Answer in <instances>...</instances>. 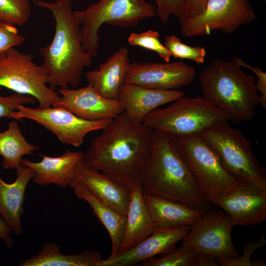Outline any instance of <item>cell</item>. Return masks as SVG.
<instances>
[{
    "mask_svg": "<svg viewBox=\"0 0 266 266\" xmlns=\"http://www.w3.org/2000/svg\"><path fill=\"white\" fill-rule=\"evenodd\" d=\"M159 33L149 30L140 33H131L128 37V43L131 46H136L153 51L157 53L165 62H169L171 55L159 39Z\"/></svg>",
    "mask_w": 266,
    "mask_h": 266,
    "instance_id": "cell-29",
    "label": "cell"
},
{
    "mask_svg": "<svg viewBox=\"0 0 266 266\" xmlns=\"http://www.w3.org/2000/svg\"><path fill=\"white\" fill-rule=\"evenodd\" d=\"M207 0H188L185 17H193L201 14L204 11Z\"/></svg>",
    "mask_w": 266,
    "mask_h": 266,
    "instance_id": "cell-36",
    "label": "cell"
},
{
    "mask_svg": "<svg viewBox=\"0 0 266 266\" xmlns=\"http://www.w3.org/2000/svg\"><path fill=\"white\" fill-rule=\"evenodd\" d=\"M216 205L230 216L233 226L257 225L266 219V191L240 179Z\"/></svg>",
    "mask_w": 266,
    "mask_h": 266,
    "instance_id": "cell-14",
    "label": "cell"
},
{
    "mask_svg": "<svg viewBox=\"0 0 266 266\" xmlns=\"http://www.w3.org/2000/svg\"><path fill=\"white\" fill-rule=\"evenodd\" d=\"M199 252L182 246L160 258H149L139 265L143 266H197Z\"/></svg>",
    "mask_w": 266,
    "mask_h": 266,
    "instance_id": "cell-27",
    "label": "cell"
},
{
    "mask_svg": "<svg viewBox=\"0 0 266 266\" xmlns=\"http://www.w3.org/2000/svg\"><path fill=\"white\" fill-rule=\"evenodd\" d=\"M143 196L155 229L176 226L193 227L207 211L152 194L143 193Z\"/></svg>",
    "mask_w": 266,
    "mask_h": 266,
    "instance_id": "cell-22",
    "label": "cell"
},
{
    "mask_svg": "<svg viewBox=\"0 0 266 266\" xmlns=\"http://www.w3.org/2000/svg\"><path fill=\"white\" fill-rule=\"evenodd\" d=\"M192 227L176 226L156 228L153 233L139 243L113 257L102 260L99 266H133L162 254H168L176 248Z\"/></svg>",
    "mask_w": 266,
    "mask_h": 266,
    "instance_id": "cell-15",
    "label": "cell"
},
{
    "mask_svg": "<svg viewBox=\"0 0 266 266\" xmlns=\"http://www.w3.org/2000/svg\"><path fill=\"white\" fill-rule=\"evenodd\" d=\"M230 120L228 114L203 97L184 96L164 108L153 110L144 118L142 123L154 131L182 137L200 133Z\"/></svg>",
    "mask_w": 266,
    "mask_h": 266,
    "instance_id": "cell-5",
    "label": "cell"
},
{
    "mask_svg": "<svg viewBox=\"0 0 266 266\" xmlns=\"http://www.w3.org/2000/svg\"><path fill=\"white\" fill-rule=\"evenodd\" d=\"M233 227L230 216L224 211H205L182 240V246L216 259L239 256L232 239Z\"/></svg>",
    "mask_w": 266,
    "mask_h": 266,
    "instance_id": "cell-11",
    "label": "cell"
},
{
    "mask_svg": "<svg viewBox=\"0 0 266 266\" xmlns=\"http://www.w3.org/2000/svg\"><path fill=\"white\" fill-rule=\"evenodd\" d=\"M164 45L171 56L175 58L187 59L197 64L204 62L206 51L203 47L188 45L182 42L178 37L174 35L166 36L165 38Z\"/></svg>",
    "mask_w": 266,
    "mask_h": 266,
    "instance_id": "cell-30",
    "label": "cell"
},
{
    "mask_svg": "<svg viewBox=\"0 0 266 266\" xmlns=\"http://www.w3.org/2000/svg\"><path fill=\"white\" fill-rule=\"evenodd\" d=\"M218 261L212 257L199 253L197 266H217L220 265Z\"/></svg>",
    "mask_w": 266,
    "mask_h": 266,
    "instance_id": "cell-38",
    "label": "cell"
},
{
    "mask_svg": "<svg viewBox=\"0 0 266 266\" xmlns=\"http://www.w3.org/2000/svg\"><path fill=\"white\" fill-rule=\"evenodd\" d=\"M266 243L265 233H263L258 241H250L242 247V255L234 258L218 260L222 266H257L256 260L251 261L252 254Z\"/></svg>",
    "mask_w": 266,
    "mask_h": 266,
    "instance_id": "cell-31",
    "label": "cell"
},
{
    "mask_svg": "<svg viewBox=\"0 0 266 266\" xmlns=\"http://www.w3.org/2000/svg\"><path fill=\"white\" fill-rule=\"evenodd\" d=\"M265 2H266V0H263Z\"/></svg>",
    "mask_w": 266,
    "mask_h": 266,
    "instance_id": "cell-39",
    "label": "cell"
},
{
    "mask_svg": "<svg viewBox=\"0 0 266 266\" xmlns=\"http://www.w3.org/2000/svg\"><path fill=\"white\" fill-rule=\"evenodd\" d=\"M203 97L235 123L250 121L256 114L260 95L256 80L235 61L215 58L201 72Z\"/></svg>",
    "mask_w": 266,
    "mask_h": 266,
    "instance_id": "cell-4",
    "label": "cell"
},
{
    "mask_svg": "<svg viewBox=\"0 0 266 266\" xmlns=\"http://www.w3.org/2000/svg\"><path fill=\"white\" fill-rule=\"evenodd\" d=\"M155 229L144 201L140 180H138L133 185L124 238L119 254L139 243L151 235Z\"/></svg>",
    "mask_w": 266,
    "mask_h": 266,
    "instance_id": "cell-24",
    "label": "cell"
},
{
    "mask_svg": "<svg viewBox=\"0 0 266 266\" xmlns=\"http://www.w3.org/2000/svg\"><path fill=\"white\" fill-rule=\"evenodd\" d=\"M25 40L26 38L19 33L15 26L0 21V59L10 49L21 45Z\"/></svg>",
    "mask_w": 266,
    "mask_h": 266,
    "instance_id": "cell-33",
    "label": "cell"
},
{
    "mask_svg": "<svg viewBox=\"0 0 266 266\" xmlns=\"http://www.w3.org/2000/svg\"><path fill=\"white\" fill-rule=\"evenodd\" d=\"M62 95L53 106L66 109L77 117L88 121L111 120L124 112L119 100L100 96L89 84L79 89H61Z\"/></svg>",
    "mask_w": 266,
    "mask_h": 266,
    "instance_id": "cell-16",
    "label": "cell"
},
{
    "mask_svg": "<svg viewBox=\"0 0 266 266\" xmlns=\"http://www.w3.org/2000/svg\"><path fill=\"white\" fill-rule=\"evenodd\" d=\"M1 90V87L0 86V118H10L11 113L17 110L19 105L33 104L36 101L31 96L17 93L9 96H2L0 95Z\"/></svg>",
    "mask_w": 266,
    "mask_h": 266,
    "instance_id": "cell-34",
    "label": "cell"
},
{
    "mask_svg": "<svg viewBox=\"0 0 266 266\" xmlns=\"http://www.w3.org/2000/svg\"><path fill=\"white\" fill-rule=\"evenodd\" d=\"M101 130L84 152L83 162L133 186L140 180L154 131L142 122L134 121L125 111L110 120Z\"/></svg>",
    "mask_w": 266,
    "mask_h": 266,
    "instance_id": "cell-1",
    "label": "cell"
},
{
    "mask_svg": "<svg viewBox=\"0 0 266 266\" xmlns=\"http://www.w3.org/2000/svg\"><path fill=\"white\" fill-rule=\"evenodd\" d=\"M15 174L16 178L12 183L5 182L0 177V214L11 231L19 236L22 233L21 220L25 191L34 173L30 167L20 165Z\"/></svg>",
    "mask_w": 266,
    "mask_h": 266,
    "instance_id": "cell-21",
    "label": "cell"
},
{
    "mask_svg": "<svg viewBox=\"0 0 266 266\" xmlns=\"http://www.w3.org/2000/svg\"><path fill=\"white\" fill-rule=\"evenodd\" d=\"M130 64L129 51L126 46H122L106 62L100 64L99 69L87 72L86 80L102 97L118 100Z\"/></svg>",
    "mask_w": 266,
    "mask_h": 266,
    "instance_id": "cell-20",
    "label": "cell"
},
{
    "mask_svg": "<svg viewBox=\"0 0 266 266\" xmlns=\"http://www.w3.org/2000/svg\"><path fill=\"white\" fill-rule=\"evenodd\" d=\"M10 118L32 120L53 133L63 143L76 147L82 145L88 133L102 130L110 121L84 120L59 107L34 109L24 105H19Z\"/></svg>",
    "mask_w": 266,
    "mask_h": 266,
    "instance_id": "cell-12",
    "label": "cell"
},
{
    "mask_svg": "<svg viewBox=\"0 0 266 266\" xmlns=\"http://www.w3.org/2000/svg\"><path fill=\"white\" fill-rule=\"evenodd\" d=\"M69 186L77 198L87 201L94 213L108 231L112 250L109 257L117 255L121 249L126 231L127 216L122 215L95 197L83 184L73 179Z\"/></svg>",
    "mask_w": 266,
    "mask_h": 266,
    "instance_id": "cell-23",
    "label": "cell"
},
{
    "mask_svg": "<svg viewBox=\"0 0 266 266\" xmlns=\"http://www.w3.org/2000/svg\"><path fill=\"white\" fill-rule=\"evenodd\" d=\"M31 0H0V21L22 26L31 15Z\"/></svg>",
    "mask_w": 266,
    "mask_h": 266,
    "instance_id": "cell-28",
    "label": "cell"
},
{
    "mask_svg": "<svg viewBox=\"0 0 266 266\" xmlns=\"http://www.w3.org/2000/svg\"><path fill=\"white\" fill-rule=\"evenodd\" d=\"M73 12L81 28L83 46L92 59L99 52V30L103 24L133 27L157 15L155 6L144 0H100Z\"/></svg>",
    "mask_w": 266,
    "mask_h": 266,
    "instance_id": "cell-6",
    "label": "cell"
},
{
    "mask_svg": "<svg viewBox=\"0 0 266 266\" xmlns=\"http://www.w3.org/2000/svg\"><path fill=\"white\" fill-rule=\"evenodd\" d=\"M157 6V15L165 24L171 15L181 19L185 17L188 0H154Z\"/></svg>",
    "mask_w": 266,
    "mask_h": 266,
    "instance_id": "cell-32",
    "label": "cell"
},
{
    "mask_svg": "<svg viewBox=\"0 0 266 266\" xmlns=\"http://www.w3.org/2000/svg\"><path fill=\"white\" fill-rule=\"evenodd\" d=\"M83 153L82 151L67 150L59 157L40 155L42 159L39 162L22 159L20 165L32 169L34 173L32 179L36 185L54 184L66 187L75 178L76 167L83 160Z\"/></svg>",
    "mask_w": 266,
    "mask_h": 266,
    "instance_id": "cell-18",
    "label": "cell"
},
{
    "mask_svg": "<svg viewBox=\"0 0 266 266\" xmlns=\"http://www.w3.org/2000/svg\"><path fill=\"white\" fill-rule=\"evenodd\" d=\"M33 59L32 54L10 49L0 59V86L34 97L38 101V108L53 106L60 96L47 86L49 78L44 68Z\"/></svg>",
    "mask_w": 266,
    "mask_h": 266,
    "instance_id": "cell-9",
    "label": "cell"
},
{
    "mask_svg": "<svg viewBox=\"0 0 266 266\" xmlns=\"http://www.w3.org/2000/svg\"><path fill=\"white\" fill-rule=\"evenodd\" d=\"M11 231L0 214V238L4 241L7 248H10L13 239L10 235Z\"/></svg>",
    "mask_w": 266,
    "mask_h": 266,
    "instance_id": "cell-37",
    "label": "cell"
},
{
    "mask_svg": "<svg viewBox=\"0 0 266 266\" xmlns=\"http://www.w3.org/2000/svg\"><path fill=\"white\" fill-rule=\"evenodd\" d=\"M38 149L27 141L16 119L9 123L6 130L0 132V156L3 158L2 166L5 169H16L23 156L33 155Z\"/></svg>",
    "mask_w": 266,
    "mask_h": 266,
    "instance_id": "cell-26",
    "label": "cell"
},
{
    "mask_svg": "<svg viewBox=\"0 0 266 266\" xmlns=\"http://www.w3.org/2000/svg\"><path fill=\"white\" fill-rule=\"evenodd\" d=\"M185 96L179 90H159L124 83L121 87L119 100L128 116L137 122L158 107L172 102Z\"/></svg>",
    "mask_w": 266,
    "mask_h": 266,
    "instance_id": "cell-19",
    "label": "cell"
},
{
    "mask_svg": "<svg viewBox=\"0 0 266 266\" xmlns=\"http://www.w3.org/2000/svg\"><path fill=\"white\" fill-rule=\"evenodd\" d=\"M140 182L143 193L207 210L210 204L199 190L181 152L178 137L154 131L150 153L143 165Z\"/></svg>",
    "mask_w": 266,
    "mask_h": 266,
    "instance_id": "cell-2",
    "label": "cell"
},
{
    "mask_svg": "<svg viewBox=\"0 0 266 266\" xmlns=\"http://www.w3.org/2000/svg\"><path fill=\"white\" fill-rule=\"evenodd\" d=\"M178 137L181 152L200 191L210 204L216 205L240 179L225 168L200 133Z\"/></svg>",
    "mask_w": 266,
    "mask_h": 266,
    "instance_id": "cell-7",
    "label": "cell"
},
{
    "mask_svg": "<svg viewBox=\"0 0 266 266\" xmlns=\"http://www.w3.org/2000/svg\"><path fill=\"white\" fill-rule=\"evenodd\" d=\"M102 260L97 251L86 250L66 255L60 252L55 243L46 242L36 255L22 261L21 266H99Z\"/></svg>",
    "mask_w": 266,
    "mask_h": 266,
    "instance_id": "cell-25",
    "label": "cell"
},
{
    "mask_svg": "<svg viewBox=\"0 0 266 266\" xmlns=\"http://www.w3.org/2000/svg\"><path fill=\"white\" fill-rule=\"evenodd\" d=\"M200 134L231 174L266 191V170L255 156L251 141L241 131L226 122L206 129Z\"/></svg>",
    "mask_w": 266,
    "mask_h": 266,
    "instance_id": "cell-8",
    "label": "cell"
},
{
    "mask_svg": "<svg viewBox=\"0 0 266 266\" xmlns=\"http://www.w3.org/2000/svg\"><path fill=\"white\" fill-rule=\"evenodd\" d=\"M195 68L182 62L133 63L125 83L159 90H176L193 82Z\"/></svg>",
    "mask_w": 266,
    "mask_h": 266,
    "instance_id": "cell-13",
    "label": "cell"
},
{
    "mask_svg": "<svg viewBox=\"0 0 266 266\" xmlns=\"http://www.w3.org/2000/svg\"><path fill=\"white\" fill-rule=\"evenodd\" d=\"M256 18L248 0H207L201 14L180 19V32L187 38L209 35L214 30L230 34Z\"/></svg>",
    "mask_w": 266,
    "mask_h": 266,
    "instance_id": "cell-10",
    "label": "cell"
},
{
    "mask_svg": "<svg viewBox=\"0 0 266 266\" xmlns=\"http://www.w3.org/2000/svg\"><path fill=\"white\" fill-rule=\"evenodd\" d=\"M240 66L247 68L252 70L258 77L256 80V87L257 91L260 93L259 104L264 109H266V73L264 72L259 67L251 66L245 63L241 59L234 57L232 59Z\"/></svg>",
    "mask_w": 266,
    "mask_h": 266,
    "instance_id": "cell-35",
    "label": "cell"
},
{
    "mask_svg": "<svg viewBox=\"0 0 266 266\" xmlns=\"http://www.w3.org/2000/svg\"><path fill=\"white\" fill-rule=\"evenodd\" d=\"M37 6L49 10L54 19L55 33L51 42L39 49L42 64L48 76V86L77 87L84 69L92 63V58L82 43L80 25L72 9L71 0H56L53 2L33 0Z\"/></svg>",
    "mask_w": 266,
    "mask_h": 266,
    "instance_id": "cell-3",
    "label": "cell"
},
{
    "mask_svg": "<svg viewBox=\"0 0 266 266\" xmlns=\"http://www.w3.org/2000/svg\"><path fill=\"white\" fill-rule=\"evenodd\" d=\"M74 178L86 186L101 202L127 216L132 185L88 166L82 160L76 167Z\"/></svg>",
    "mask_w": 266,
    "mask_h": 266,
    "instance_id": "cell-17",
    "label": "cell"
}]
</instances>
